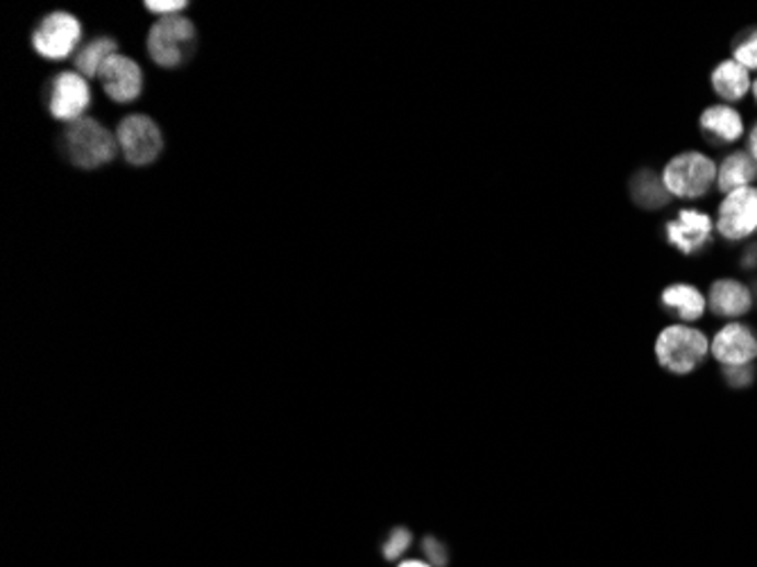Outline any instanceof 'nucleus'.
Wrapping results in <instances>:
<instances>
[{
  "mask_svg": "<svg viewBox=\"0 0 757 567\" xmlns=\"http://www.w3.org/2000/svg\"><path fill=\"white\" fill-rule=\"evenodd\" d=\"M701 129L721 144H735L744 137V118L731 105H712L703 110Z\"/></svg>",
  "mask_w": 757,
  "mask_h": 567,
  "instance_id": "ddd939ff",
  "label": "nucleus"
},
{
  "mask_svg": "<svg viewBox=\"0 0 757 567\" xmlns=\"http://www.w3.org/2000/svg\"><path fill=\"white\" fill-rule=\"evenodd\" d=\"M714 227L726 241L753 237L757 231V186H744L723 195Z\"/></svg>",
  "mask_w": 757,
  "mask_h": 567,
  "instance_id": "39448f33",
  "label": "nucleus"
},
{
  "mask_svg": "<svg viewBox=\"0 0 757 567\" xmlns=\"http://www.w3.org/2000/svg\"><path fill=\"white\" fill-rule=\"evenodd\" d=\"M710 352L721 365H726V368L750 365L757 359V337L750 327L742 322H731L716 331Z\"/></svg>",
  "mask_w": 757,
  "mask_h": 567,
  "instance_id": "1a4fd4ad",
  "label": "nucleus"
},
{
  "mask_svg": "<svg viewBox=\"0 0 757 567\" xmlns=\"http://www.w3.org/2000/svg\"><path fill=\"white\" fill-rule=\"evenodd\" d=\"M424 554L432 558V567H443V565L447 563L445 549H443L440 543L434 541V538H426V541H424Z\"/></svg>",
  "mask_w": 757,
  "mask_h": 567,
  "instance_id": "4be33fe9",
  "label": "nucleus"
},
{
  "mask_svg": "<svg viewBox=\"0 0 757 567\" xmlns=\"http://www.w3.org/2000/svg\"><path fill=\"white\" fill-rule=\"evenodd\" d=\"M400 567H432V565H424L420 560H409V563H402Z\"/></svg>",
  "mask_w": 757,
  "mask_h": 567,
  "instance_id": "b1692460",
  "label": "nucleus"
},
{
  "mask_svg": "<svg viewBox=\"0 0 757 567\" xmlns=\"http://www.w3.org/2000/svg\"><path fill=\"white\" fill-rule=\"evenodd\" d=\"M98 78H101L105 93L114 103H131V100H137L144 91L141 66L135 59L123 55L110 57Z\"/></svg>",
  "mask_w": 757,
  "mask_h": 567,
  "instance_id": "9d476101",
  "label": "nucleus"
},
{
  "mask_svg": "<svg viewBox=\"0 0 757 567\" xmlns=\"http://www.w3.org/2000/svg\"><path fill=\"white\" fill-rule=\"evenodd\" d=\"M116 135H118V146L127 163L131 166H148L163 150V139H161L157 123L144 114H131L123 118Z\"/></svg>",
  "mask_w": 757,
  "mask_h": 567,
  "instance_id": "423d86ee",
  "label": "nucleus"
},
{
  "mask_svg": "<svg viewBox=\"0 0 757 567\" xmlns=\"http://www.w3.org/2000/svg\"><path fill=\"white\" fill-rule=\"evenodd\" d=\"M91 105V89L89 80L80 73H59L50 82V93H48V112L57 121L76 123L84 118L82 114Z\"/></svg>",
  "mask_w": 757,
  "mask_h": 567,
  "instance_id": "6e6552de",
  "label": "nucleus"
},
{
  "mask_svg": "<svg viewBox=\"0 0 757 567\" xmlns=\"http://www.w3.org/2000/svg\"><path fill=\"white\" fill-rule=\"evenodd\" d=\"M719 166L699 150L678 152L663 169V186L680 200H699L716 184Z\"/></svg>",
  "mask_w": 757,
  "mask_h": 567,
  "instance_id": "7ed1b4c3",
  "label": "nucleus"
},
{
  "mask_svg": "<svg viewBox=\"0 0 757 567\" xmlns=\"http://www.w3.org/2000/svg\"><path fill=\"white\" fill-rule=\"evenodd\" d=\"M733 59H735L737 64H742L748 73H750V71H757V27L750 30L748 35L735 46Z\"/></svg>",
  "mask_w": 757,
  "mask_h": 567,
  "instance_id": "a211bd4d",
  "label": "nucleus"
},
{
  "mask_svg": "<svg viewBox=\"0 0 757 567\" xmlns=\"http://www.w3.org/2000/svg\"><path fill=\"white\" fill-rule=\"evenodd\" d=\"M750 93L755 98V103H757V80H753V87H750Z\"/></svg>",
  "mask_w": 757,
  "mask_h": 567,
  "instance_id": "393cba45",
  "label": "nucleus"
},
{
  "mask_svg": "<svg viewBox=\"0 0 757 567\" xmlns=\"http://www.w3.org/2000/svg\"><path fill=\"white\" fill-rule=\"evenodd\" d=\"M714 223L708 214L697 209H680L676 220L667 223V241L683 254H695L710 243Z\"/></svg>",
  "mask_w": 757,
  "mask_h": 567,
  "instance_id": "9b49d317",
  "label": "nucleus"
},
{
  "mask_svg": "<svg viewBox=\"0 0 757 567\" xmlns=\"http://www.w3.org/2000/svg\"><path fill=\"white\" fill-rule=\"evenodd\" d=\"M663 305L667 309L676 311L680 320L695 322V320H699L706 314L708 299L692 284H672V286H667L663 291Z\"/></svg>",
  "mask_w": 757,
  "mask_h": 567,
  "instance_id": "dca6fc26",
  "label": "nucleus"
},
{
  "mask_svg": "<svg viewBox=\"0 0 757 567\" xmlns=\"http://www.w3.org/2000/svg\"><path fill=\"white\" fill-rule=\"evenodd\" d=\"M708 305L719 318H737L748 314V309L753 307V293L739 280H716L710 286Z\"/></svg>",
  "mask_w": 757,
  "mask_h": 567,
  "instance_id": "f8f14e48",
  "label": "nucleus"
},
{
  "mask_svg": "<svg viewBox=\"0 0 757 567\" xmlns=\"http://www.w3.org/2000/svg\"><path fill=\"white\" fill-rule=\"evenodd\" d=\"M748 155L757 161V123L753 125L750 135H748Z\"/></svg>",
  "mask_w": 757,
  "mask_h": 567,
  "instance_id": "5701e85b",
  "label": "nucleus"
},
{
  "mask_svg": "<svg viewBox=\"0 0 757 567\" xmlns=\"http://www.w3.org/2000/svg\"><path fill=\"white\" fill-rule=\"evenodd\" d=\"M64 152L78 169L93 171L116 157V139L112 132L93 118H80L64 129Z\"/></svg>",
  "mask_w": 757,
  "mask_h": 567,
  "instance_id": "f03ea898",
  "label": "nucleus"
},
{
  "mask_svg": "<svg viewBox=\"0 0 757 567\" xmlns=\"http://www.w3.org/2000/svg\"><path fill=\"white\" fill-rule=\"evenodd\" d=\"M116 42L114 39H107V37H101V39H93L91 44H87L78 59H76V66H78V73L84 76L87 80L89 78H98L103 71V66L107 64L110 57L116 55Z\"/></svg>",
  "mask_w": 757,
  "mask_h": 567,
  "instance_id": "f3484780",
  "label": "nucleus"
},
{
  "mask_svg": "<svg viewBox=\"0 0 757 567\" xmlns=\"http://www.w3.org/2000/svg\"><path fill=\"white\" fill-rule=\"evenodd\" d=\"M750 87H753L750 73L735 59L721 61L712 71V89L716 91L719 98L729 100V103H739V100L746 98Z\"/></svg>",
  "mask_w": 757,
  "mask_h": 567,
  "instance_id": "2eb2a0df",
  "label": "nucleus"
},
{
  "mask_svg": "<svg viewBox=\"0 0 757 567\" xmlns=\"http://www.w3.org/2000/svg\"><path fill=\"white\" fill-rule=\"evenodd\" d=\"M757 178V161L748 152H733L721 161L716 171V189L726 195L744 186H753Z\"/></svg>",
  "mask_w": 757,
  "mask_h": 567,
  "instance_id": "4468645a",
  "label": "nucleus"
},
{
  "mask_svg": "<svg viewBox=\"0 0 757 567\" xmlns=\"http://www.w3.org/2000/svg\"><path fill=\"white\" fill-rule=\"evenodd\" d=\"M146 8H148V12L167 19V16H177L182 10L188 8V3L186 0H148Z\"/></svg>",
  "mask_w": 757,
  "mask_h": 567,
  "instance_id": "aec40b11",
  "label": "nucleus"
},
{
  "mask_svg": "<svg viewBox=\"0 0 757 567\" xmlns=\"http://www.w3.org/2000/svg\"><path fill=\"white\" fill-rule=\"evenodd\" d=\"M755 373L750 365H737V368H726V382L735 388H746L753 382Z\"/></svg>",
  "mask_w": 757,
  "mask_h": 567,
  "instance_id": "412c9836",
  "label": "nucleus"
},
{
  "mask_svg": "<svg viewBox=\"0 0 757 567\" xmlns=\"http://www.w3.org/2000/svg\"><path fill=\"white\" fill-rule=\"evenodd\" d=\"M82 37L80 21L69 12H53L48 14L39 27L32 35V46L46 59H66Z\"/></svg>",
  "mask_w": 757,
  "mask_h": 567,
  "instance_id": "0eeeda50",
  "label": "nucleus"
},
{
  "mask_svg": "<svg viewBox=\"0 0 757 567\" xmlns=\"http://www.w3.org/2000/svg\"><path fill=\"white\" fill-rule=\"evenodd\" d=\"M708 352H710V343L706 333L685 322L665 327L655 341L657 361H661L665 371L674 375L695 373L706 361Z\"/></svg>",
  "mask_w": 757,
  "mask_h": 567,
  "instance_id": "f257e3e1",
  "label": "nucleus"
},
{
  "mask_svg": "<svg viewBox=\"0 0 757 567\" xmlns=\"http://www.w3.org/2000/svg\"><path fill=\"white\" fill-rule=\"evenodd\" d=\"M195 48V27L184 16L159 19L148 35V53L163 69H177Z\"/></svg>",
  "mask_w": 757,
  "mask_h": 567,
  "instance_id": "20e7f679",
  "label": "nucleus"
},
{
  "mask_svg": "<svg viewBox=\"0 0 757 567\" xmlns=\"http://www.w3.org/2000/svg\"><path fill=\"white\" fill-rule=\"evenodd\" d=\"M409 545H411V533L406 529H398V531L390 533V538L383 547V554H386V558H398L409 549Z\"/></svg>",
  "mask_w": 757,
  "mask_h": 567,
  "instance_id": "6ab92c4d",
  "label": "nucleus"
}]
</instances>
